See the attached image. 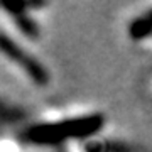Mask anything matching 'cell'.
<instances>
[{
    "label": "cell",
    "instance_id": "6da1fadb",
    "mask_svg": "<svg viewBox=\"0 0 152 152\" xmlns=\"http://www.w3.org/2000/svg\"><path fill=\"white\" fill-rule=\"evenodd\" d=\"M103 127L102 115H86L80 118L64 120L59 124H41L27 130V139L34 144H59L71 137H86L98 132Z\"/></svg>",
    "mask_w": 152,
    "mask_h": 152
},
{
    "label": "cell",
    "instance_id": "7a4b0ae2",
    "mask_svg": "<svg viewBox=\"0 0 152 152\" xmlns=\"http://www.w3.org/2000/svg\"><path fill=\"white\" fill-rule=\"evenodd\" d=\"M19 64L26 69V73L31 76V80H32L36 85H39V86L48 85L49 76H48V73H46V69H44V66L41 64V63H37L32 56L24 54L22 56V59L19 61Z\"/></svg>",
    "mask_w": 152,
    "mask_h": 152
},
{
    "label": "cell",
    "instance_id": "3957f363",
    "mask_svg": "<svg viewBox=\"0 0 152 152\" xmlns=\"http://www.w3.org/2000/svg\"><path fill=\"white\" fill-rule=\"evenodd\" d=\"M129 34L134 41H140V39L147 37L152 34V10L147 12L144 17H139L135 20L130 22L129 27Z\"/></svg>",
    "mask_w": 152,
    "mask_h": 152
},
{
    "label": "cell",
    "instance_id": "277c9868",
    "mask_svg": "<svg viewBox=\"0 0 152 152\" xmlns=\"http://www.w3.org/2000/svg\"><path fill=\"white\" fill-rule=\"evenodd\" d=\"M15 19V24L17 27L20 29L22 34H26L27 37H37L39 36V29H37V24L27 15V14H22V15H17L14 17Z\"/></svg>",
    "mask_w": 152,
    "mask_h": 152
}]
</instances>
